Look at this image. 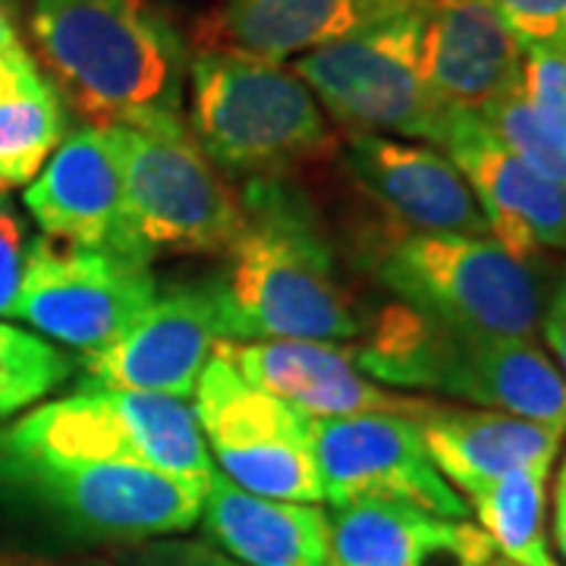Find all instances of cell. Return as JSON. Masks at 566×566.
I'll return each mask as SVG.
<instances>
[{"label":"cell","instance_id":"484cf974","mask_svg":"<svg viewBox=\"0 0 566 566\" xmlns=\"http://www.w3.org/2000/svg\"><path fill=\"white\" fill-rule=\"evenodd\" d=\"M479 120L485 123L491 136L501 142L506 151H513L535 174L566 186V151L547 133V126L535 114V107L528 104L523 82L516 88H510L506 95H501L497 102L488 104L479 114Z\"/></svg>","mask_w":566,"mask_h":566},{"label":"cell","instance_id":"52a82bcc","mask_svg":"<svg viewBox=\"0 0 566 566\" xmlns=\"http://www.w3.org/2000/svg\"><path fill=\"white\" fill-rule=\"evenodd\" d=\"M375 277L434 322L532 340L542 318L535 271L491 237L394 233L371 252Z\"/></svg>","mask_w":566,"mask_h":566},{"label":"cell","instance_id":"1f68e13d","mask_svg":"<svg viewBox=\"0 0 566 566\" xmlns=\"http://www.w3.org/2000/svg\"><path fill=\"white\" fill-rule=\"evenodd\" d=\"M17 48H22L20 32H17L13 20H10L7 7L0 3V57H3V54H10V51H17Z\"/></svg>","mask_w":566,"mask_h":566},{"label":"cell","instance_id":"603a6c76","mask_svg":"<svg viewBox=\"0 0 566 566\" xmlns=\"http://www.w3.org/2000/svg\"><path fill=\"white\" fill-rule=\"evenodd\" d=\"M63 139L57 88L25 48L0 57V192L35 180Z\"/></svg>","mask_w":566,"mask_h":566},{"label":"cell","instance_id":"ac0fdd59","mask_svg":"<svg viewBox=\"0 0 566 566\" xmlns=\"http://www.w3.org/2000/svg\"><path fill=\"white\" fill-rule=\"evenodd\" d=\"M346 158L365 189L412 233L491 237L465 177L431 145L363 133L349 136Z\"/></svg>","mask_w":566,"mask_h":566},{"label":"cell","instance_id":"7a4b0ae2","mask_svg":"<svg viewBox=\"0 0 566 566\" xmlns=\"http://www.w3.org/2000/svg\"><path fill=\"white\" fill-rule=\"evenodd\" d=\"M32 35L92 126L180 117V35L151 0H32Z\"/></svg>","mask_w":566,"mask_h":566},{"label":"cell","instance_id":"836d02e7","mask_svg":"<svg viewBox=\"0 0 566 566\" xmlns=\"http://www.w3.org/2000/svg\"><path fill=\"white\" fill-rule=\"evenodd\" d=\"M0 566H117V564H104V560H95V557H85V560H3Z\"/></svg>","mask_w":566,"mask_h":566},{"label":"cell","instance_id":"f546056e","mask_svg":"<svg viewBox=\"0 0 566 566\" xmlns=\"http://www.w3.org/2000/svg\"><path fill=\"white\" fill-rule=\"evenodd\" d=\"M25 264V233L13 205L0 199V318H10Z\"/></svg>","mask_w":566,"mask_h":566},{"label":"cell","instance_id":"8d00e7d4","mask_svg":"<svg viewBox=\"0 0 566 566\" xmlns=\"http://www.w3.org/2000/svg\"><path fill=\"white\" fill-rule=\"evenodd\" d=\"M0 196H3V192H0Z\"/></svg>","mask_w":566,"mask_h":566},{"label":"cell","instance_id":"7c38bea8","mask_svg":"<svg viewBox=\"0 0 566 566\" xmlns=\"http://www.w3.org/2000/svg\"><path fill=\"white\" fill-rule=\"evenodd\" d=\"M312 457L324 501H394L444 520H465L463 494L438 472L412 416L365 412L346 419H312Z\"/></svg>","mask_w":566,"mask_h":566},{"label":"cell","instance_id":"3957f363","mask_svg":"<svg viewBox=\"0 0 566 566\" xmlns=\"http://www.w3.org/2000/svg\"><path fill=\"white\" fill-rule=\"evenodd\" d=\"M365 375L566 431V378L532 340L434 322L387 305L353 349Z\"/></svg>","mask_w":566,"mask_h":566},{"label":"cell","instance_id":"6da1fadb","mask_svg":"<svg viewBox=\"0 0 566 566\" xmlns=\"http://www.w3.org/2000/svg\"><path fill=\"white\" fill-rule=\"evenodd\" d=\"M243 230L221 277L237 340H356L363 322L337 277L322 221L283 177L245 180Z\"/></svg>","mask_w":566,"mask_h":566},{"label":"cell","instance_id":"cb8c5ba5","mask_svg":"<svg viewBox=\"0 0 566 566\" xmlns=\"http://www.w3.org/2000/svg\"><path fill=\"white\" fill-rule=\"evenodd\" d=\"M551 469H516L465 494L479 528L513 566H557L545 538V485Z\"/></svg>","mask_w":566,"mask_h":566},{"label":"cell","instance_id":"e575fe53","mask_svg":"<svg viewBox=\"0 0 566 566\" xmlns=\"http://www.w3.org/2000/svg\"><path fill=\"white\" fill-rule=\"evenodd\" d=\"M488 566H501V560H497V564H494V560H491V564H488Z\"/></svg>","mask_w":566,"mask_h":566},{"label":"cell","instance_id":"d4e9b609","mask_svg":"<svg viewBox=\"0 0 566 566\" xmlns=\"http://www.w3.org/2000/svg\"><path fill=\"white\" fill-rule=\"evenodd\" d=\"M73 363L51 340L13 324H0V419L44 400L66 381Z\"/></svg>","mask_w":566,"mask_h":566},{"label":"cell","instance_id":"83f0119b","mask_svg":"<svg viewBox=\"0 0 566 566\" xmlns=\"http://www.w3.org/2000/svg\"><path fill=\"white\" fill-rule=\"evenodd\" d=\"M513 39L528 48L566 51V0H485Z\"/></svg>","mask_w":566,"mask_h":566},{"label":"cell","instance_id":"d6a6232c","mask_svg":"<svg viewBox=\"0 0 566 566\" xmlns=\"http://www.w3.org/2000/svg\"><path fill=\"white\" fill-rule=\"evenodd\" d=\"M554 528H557V545H560L566 557V463L564 472H560V482H557V520H554Z\"/></svg>","mask_w":566,"mask_h":566},{"label":"cell","instance_id":"7402d4cb","mask_svg":"<svg viewBox=\"0 0 566 566\" xmlns=\"http://www.w3.org/2000/svg\"><path fill=\"white\" fill-rule=\"evenodd\" d=\"M211 545L243 566H331V526L318 504L249 494L214 472L202 504Z\"/></svg>","mask_w":566,"mask_h":566},{"label":"cell","instance_id":"44dd1931","mask_svg":"<svg viewBox=\"0 0 566 566\" xmlns=\"http://www.w3.org/2000/svg\"><path fill=\"white\" fill-rule=\"evenodd\" d=\"M428 457L460 494L516 469H551L564 431L497 409H457L422 400L412 412Z\"/></svg>","mask_w":566,"mask_h":566},{"label":"cell","instance_id":"4fadbf2b","mask_svg":"<svg viewBox=\"0 0 566 566\" xmlns=\"http://www.w3.org/2000/svg\"><path fill=\"white\" fill-rule=\"evenodd\" d=\"M237 340L221 277L174 283L114 344L85 356L95 385L164 397H192L218 344Z\"/></svg>","mask_w":566,"mask_h":566},{"label":"cell","instance_id":"ffe728a7","mask_svg":"<svg viewBox=\"0 0 566 566\" xmlns=\"http://www.w3.org/2000/svg\"><path fill=\"white\" fill-rule=\"evenodd\" d=\"M331 566H488L494 545L465 520H444L394 501L334 506Z\"/></svg>","mask_w":566,"mask_h":566},{"label":"cell","instance_id":"d6986e66","mask_svg":"<svg viewBox=\"0 0 566 566\" xmlns=\"http://www.w3.org/2000/svg\"><path fill=\"white\" fill-rule=\"evenodd\" d=\"M428 3L431 0H223L205 22V48L283 63Z\"/></svg>","mask_w":566,"mask_h":566},{"label":"cell","instance_id":"2e32d148","mask_svg":"<svg viewBox=\"0 0 566 566\" xmlns=\"http://www.w3.org/2000/svg\"><path fill=\"white\" fill-rule=\"evenodd\" d=\"M249 385L296 406L312 419H346L365 412L412 416L422 400L378 387L356 353L324 340H223L218 353Z\"/></svg>","mask_w":566,"mask_h":566},{"label":"cell","instance_id":"f1b7e54d","mask_svg":"<svg viewBox=\"0 0 566 566\" xmlns=\"http://www.w3.org/2000/svg\"><path fill=\"white\" fill-rule=\"evenodd\" d=\"M117 566H243L223 551L205 542H148L129 547L117 557Z\"/></svg>","mask_w":566,"mask_h":566},{"label":"cell","instance_id":"8992f818","mask_svg":"<svg viewBox=\"0 0 566 566\" xmlns=\"http://www.w3.org/2000/svg\"><path fill=\"white\" fill-rule=\"evenodd\" d=\"M114 142L123 208L142 259L158 252H230L243 205L180 117L104 126Z\"/></svg>","mask_w":566,"mask_h":566},{"label":"cell","instance_id":"d590c367","mask_svg":"<svg viewBox=\"0 0 566 566\" xmlns=\"http://www.w3.org/2000/svg\"><path fill=\"white\" fill-rule=\"evenodd\" d=\"M501 566H513V564H506V560H501Z\"/></svg>","mask_w":566,"mask_h":566},{"label":"cell","instance_id":"9a60e30c","mask_svg":"<svg viewBox=\"0 0 566 566\" xmlns=\"http://www.w3.org/2000/svg\"><path fill=\"white\" fill-rule=\"evenodd\" d=\"M441 148L475 192L491 240L510 255L528 264L545 249H566V186L506 151L479 114L453 111Z\"/></svg>","mask_w":566,"mask_h":566},{"label":"cell","instance_id":"277c9868","mask_svg":"<svg viewBox=\"0 0 566 566\" xmlns=\"http://www.w3.org/2000/svg\"><path fill=\"white\" fill-rule=\"evenodd\" d=\"M189 104L196 142L233 177H281L337 148L308 85L243 51L202 48L189 63Z\"/></svg>","mask_w":566,"mask_h":566},{"label":"cell","instance_id":"5bb4252c","mask_svg":"<svg viewBox=\"0 0 566 566\" xmlns=\"http://www.w3.org/2000/svg\"><path fill=\"white\" fill-rule=\"evenodd\" d=\"M25 208L48 243L148 264L129 233L120 164L102 126H82L61 139L25 186Z\"/></svg>","mask_w":566,"mask_h":566},{"label":"cell","instance_id":"30bf717a","mask_svg":"<svg viewBox=\"0 0 566 566\" xmlns=\"http://www.w3.org/2000/svg\"><path fill=\"white\" fill-rule=\"evenodd\" d=\"M192 412L233 485L271 501H324L312 457V416L249 385L221 356L205 365Z\"/></svg>","mask_w":566,"mask_h":566},{"label":"cell","instance_id":"e0dca14e","mask_svg":"<svg viewBox=\"0 0 566 566\" xmlns=\"http://www.w3.org/2000/svg\"><path fill=\"white\" fill-rule=\"evenodd\" d=\"M523 44L485 0H431L422 80L444 111L482 114L523 82Z\"/></svg>","mask_w":566,"mask_h":566},{"label":"cell","instance_id":"8fae6325","mask_svg":"<svg viewBox=\"0 0 566 566\" xmlns=\"http://www.w3.org/2000/svg\"><path fill=\"white\" fill-rule=\"evenodd\" d=\"M155 296L158 281L148 264L111 252L61 249L41 237L25 249L10 318L88 356L114 344Z\"/></svg>","mask_w":566,"mask_h":566},{"label":"cell","instance_id":"5b68a950","mask_svg":"<svg viewBox=\"0 0 566 566\" xmlns=\"http://www.w3.org/2000/svg\"><path fill=\"white\" fill-rule=\"evenodd\" d=\"M208 482L161 469L51 460L0 447V494L48 526L92 545H142L180 535L202 516Z\"/></svg>","mask_w":566,"mask_h":566},{"label":"cell","instance_id":"9c48e42d","mask_svg":"<svg viewBox=\"0 0 566 566\" xmlns=\"http://www.w3.org/2000/svg\"><path fill=\"white\" fill-rule=\"evenodd\" d=\"M428 7L296 57L293 73L349 136L371 133L424 145L444 142L453 111L434 102L422 80Z\"/></svg>","mask_w":566,"mask_h":566},{"label":"cell","instance_id":"4316f807","mask_svg":"<svg viewBox=\"0 0 566 566\" xmlns=\"http://www.w3.org/2000/svg\"><path fill=\"white\" fill-rule=\"evenodd\" d=\"M523 92L547 133L566 151V51L528 48L523 57Z\"/></svg>","mask_w":566,"mask_h":566},{"label":"cell","instance_id":"ba28073f","mask_svg":"<svg viewBox=\"0 0 566 566\" xmlns=\"http://www.w3.org/2000/svg\"><path fill=\"white\" fill-rule=\"evenodd\" d=\"M0 447L51 460L136 463L199 482L214 475L192 406L95 381L25 412L0 431Z\"/></svg>","mask_w":566,"mask_h":566},{"label":"cell","instance_id":"4dcf8cb0","mask_svg":"<svg viewBox=\"0 0 566 566\" xmlns=\"http://www.w3.org/2000/svg\"><path fill=\"white\" fill-rule=\"evenodd\" d=\"M542 331H545L547 349L557 356L560 375L566 378V274L560 286H557V293L551 296V305H547L545 318H542Z\"/></svg>","mask_w":566,"mask_h":566}]
</instances>
